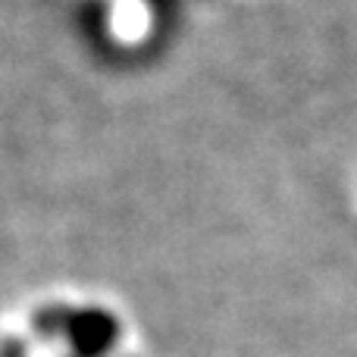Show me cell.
Masks as SVG:
<instances>
[{
    "mask_svg": "<svg viewBox=\"0 0 357 357\" xmlns=\"http://www.w3.org/2000/svg\"><path fill=\"white\" fill-rule=\"evenodd\" d=\"M31 326L44 335H66L75 357H107L119 342V323L100 307H44L31 317Z\"/></svg>",
    "mask_w": 357,
    "mask_h": 357,
    "instance_id": "obj_1",
    "label": "cell"
},
{
    "mask_svg": "<svg viewBox=\"0 0 357 357\" xmlns=\"http://www.w3.org/2000/svg\"><path fill=\"white\" fill-rule=\"evenodd\" d=\"M0 357H25V345L22 342H16V339H10L3 345V351H0Z\"/></svg>",
    "mask_w": 357,
    "mask_h": 357,
    "instance_id": "obj_2",
    "label": "cell"
}]
</instances>
